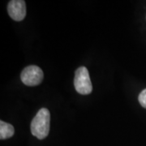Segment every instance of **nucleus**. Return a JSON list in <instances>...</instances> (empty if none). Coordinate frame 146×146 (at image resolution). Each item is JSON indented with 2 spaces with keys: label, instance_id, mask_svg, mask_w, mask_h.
Here are the masks:
<instances>
[{
  "label": "nucleus",
  "instance_id": "obj_5",
  "mask_svg": "<svg viewBox=\"0 0 146 146\" xmlns=\"http://www.w3.org/2000/svg\"><path fill=\"white\" fill-rule=\"evenodd\" d=\"M14 127L13 126L3 122V120L0 121V139L1 140H6L8 139L14 135Z\"/></svg>",
  "mask_w": 146,
  "mask_h": 146
},
{
  "label": "nucleus",
  "instance_id": "obj_2",
  "mask_svg": "<svg viewBox=\"0 0 146 146\" xmlns=\"http://www.w3.org/2000/svg\"><path fill=\"white\" fill-rule=\"evenodd\" d=\"M74 86L79 94L83 95L91 94L93 85L89 77V71L85 67H80L76 70L74 78Z\"/></svg>",
  "mask_w": 146,
  "mask_h": 146
},
{
  "label": "nucleus",
  "instance_id": "obj_6",
  "mask_svg": "<svg viewBox=\"0 0 146 146\" xmlns=\"http://www.w3.org/2000/svg\"><path fill=\"white\" fill-rule=\"evenodd\" d=\"M138 100H139V102L140 104L146 109V89H144L142 92H141L140 95H139V98H138Z\"/></svg>",
  "mask_w": 146,
  "mask_h": 146
},
{
  "label": "nucleus",
  "instance_id": "obj_1",
  "mask_svg": "<svg viewBox=\"0 0 146 146\" xmlns=\"http://www.w3.org/2000/svg\"><path fill=\"white\" fill-rule=\"evenodd\" d=\"M50 111L46 108H42L32 120V134L39 140L46 138L50 131Z\"/></svg>",
  "mask_w": 146,
  "mask_h": 146
},
{
  "label": "nucleus",
  "instance_id": "obj_3",
  "mask_svg": "<svg viewBox=\"0 0 146 146\" xmlns=\"http://www.w3.org/2000/svg\"><path fill=\"white\" fill-rule=\"evenodd\" d=\"M44 77L43 72L37 66L31 65L25 68L21 75L22 82L28 86H36L42 83Z\"/></svg>",
  "mask_w": 146,
  "mask_h": 146
},
{
  "label": "nucleus",
  "instance_id": "obj_4",
  "mask_svg": "<svg viewBox=\"0 0 146 146\" xmlns=\"http://www.w3.org/2000/svg\"><path fill=\"white\" fill-rule=\"evenodd\" d=\"M7 11L11 19L21 21L26 16V5L24 0H12L7 6Z\"/></svg>",
  "mask_w": 146,
  "mask_h": 146
}]
</instances>
